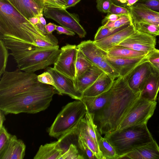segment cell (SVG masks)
Listing matches in <instances>:
<instances>
[{"label": "cell", "mask_w": 159, "mask_h": 159, "mask_svg": "<svg viewBox=\"0 0 159 159\" xmlns=\"http://www.w3.org/2000/svg\"><path fill=\"white\" fill-rule=\"evenodd\" d=\"M34 72L6 71L0 80V110L5 114H34L50 106L58 93L53 86L41 83Z\"/></svg>", "instance_id": "1"}, {"label": "cell", "mask_w": 159, "mask_h": 159, "mask_svg": "<svg viewBox=\"0 0 159 159\" xmlns=\"http://www.w3.org/2000/svg\"><path fill=\"white\" fill-rule=\"evenodd\" d=\"M110 91V97L106 104L94 113V123L101 135L116 130L140 94L134 92L121 77L115 80Z\"/></svg>", "instance_id": "2"}, {"label": "cell", "mask_w": 159, "mask_h": 159, "mask_svg": "<svg viewBox=\"0 0 159 159\" xmlns=\"http://www.w3.org/2000/svg\"><path fill=\"white\" fill-rule=\"evenodd\" d=\"M1 39L11 51L18 69L26 72H34L54 64L61 52L59 47H39L9 36Z\"/></svg>", "instance_id": "3"}, {"label": "cell", "mask_w": 159, "mask_h": 159, "mask_svg": "<svg viewBox=\"0 0 159 159\" xmlns=\"http://www.w3.org/2000/svg\"><path fill=\"white\" fill-rule=\"evenodd\" d=\"M115 149L119 159L134 149L147 144L154 139L147 124L131 126L104 135Z\"/></svg>", "instance_id": "4"}, {"label": "cell", "mask_w": 159, "mask_h": 159, "mask_svg": "<svg viewBox=\"0 0 159 159\" xmlns=\"http://www.w3.org/2000/svg\"><path fill=\"white\" fill-rule=\"evenodd\" d=\"M87 111L86 106L81 100H76L67 103L58 114L49 128V135L59 138L77 127Z\"/></svg>", "instance_id": "5"}, {"label": "cell", "mask_w": 159, "mask_h": 159, "mask_svg": "<svg viewBox=\"0 0 159 159\" xmlns=\"http://www.w3.org/2000/svg\"><path fill=\"white\" fill-rule=\"evenodd\" d=\"M6 0H0V39L5 36L25 42L21 24L29 21Z\"/></svg>", "instance_id": "6"}, {"label": "cell", "mask_w": 159, "mask_h": 159, "mask_svg": "<svg viewBox=\"0 0 159 159\" xmlns=\"http://www.w3.org/2000/svg\"><path fill=\"white\" fill-rule=\"evenodd\" d=\"M157 104L156 101H150L139 96L131 107L116 131L147 124L154 113Z\"/></svg>", "instance_id": "7"}, {"label": "cell", "mask_w": 159, "mask_h": 159, "mask_svg": "<svg viewBox=\"0 0 159 159\" xmlns=\"http://www.w3.org/2000/svg\"><path fill=\"white\" fill-rule=\"evenodd\" d=\"M76 48L93 65L113 78L116 79L120 77L106 59L107 52L97 46L94 41L89 40L82 41L76 45Z\"/></svg>", "instance_id": "8"}, {"label": "cell", "mask_w": 159, "mask_h": 159, "mask_svg": "<svg viewBox=\"0 0 159 159\" xmlns=\"http://www.w3.org/2000/svg\"><path fill=\"white\" fill-rule=\"evenodd\" d=\"M43 14L46 18L55 20L62 26L77 34L80 38L84 37L86 32L80 23L78 15L68 12L66 9L55 7H46Z\"/></svg>", "instance_id": "9"}, {"label": "cell", "mask_w": 159, "mask_h": 159, "mask_svg": "<svg viewBox=\"0 0 159 159\" xmlns=\"http://www.w3.org/2000/svg\"><path fill=\"white\" fill-rule=\"evenodd\" d=\"M61 52L53 68L64 75L75 80V63L77 49L76 45L66 44L61 47Z\"/></svg>", "instance_id": "10"}, {"label": "cell", "mask_w": 159, "mask_h": 159, "mask_svg": "<svg viewBox=\"0 0 159 159\" xmlns=\"http://www.w3.org/2000/svg\"><path fill=\"white\" fill-rule=\"evenodd\" d=\"M156 36L135 30L134 33L118 45L148 54L156 48Z\"/></svg>", "instance_id": "11"}, {"label": "cell", "mask_w": 159, "mask_h": 159, "mask_svg": "<svg viewBox=\"0 0 159 159\" xmlns=\"http://www.w3.org/2000/svg\"><path fill=\"white\" fill-rule=\"evenodd\" d=\"M153 69L151 63L148 60L140 64L123 78L134 92L140 93Z\"/></svg>", "instance_id": "12"}, {"label": "cell", "mask_w": 159, "mask_h": 159, "mask_svg": "<svg viewBox=\"0 0 159 159\" xmlns=\"http://www.w3.org/2000/svg\"><path fill=\"white\" fill-rule=\"evenodd\" d=\"M46 71L50 73L53 77L56 85L55 88L58 94H66L73 99L81 100L82 94L76 90L74 80L64 75L53 67H47Z\"/></svg>", "instance_id": "13"}, {"label": "cell", "mask_w": 159, "mask_h": 159, "mask_svg": "<svg viewBox=\"0 0 159 159\" xmlns=\"http://www.w3.org/2000/svg\"><path fill=\"white\" fill-rule=\"evenodd\" d=\"M148 55L135 58H120L111 57L107 52L105 57L120 77L124 78L140 64L148 60Z\"/></svg>", "instance_id": "14"}, {"label": "cell", "mask_w": 159, "mask_h": 159, "mask_svg": "<svg viewBox=\"0 0 159 159\" xmlns=\"http://www.w3.org/2000/svg\"><path fill=\"white\" fill-rule=\"evenodd\" d=\"M132 24L151 23L159 25V13L136 3L128 8Z\"/></svg>", "instance_id": "15"}, {"label": "cell", "mask_w": 159, "mask_h": 159, "mask_svg": "<svg viewBox=\"0 0 159 159\" xmlns=\"http://www.w3.org/2000/svg\"><path fill=\"white\" fill-rule=\"evenodd\" d=\"M133 24L99 40L94 41L96 45L103 50H108L119 45L128 37L135 32Z\"/></svg>", "instance_id": "16"}, {"label": "cell", "mask_w": 159, "mask_h": 159, "mask_svg": "<svg viewBox=\"0 0 159 159\" xmlns=\"http://www.w3.org/2000/svg\"><path fill=\"white\" fill-rule=\"evenodd\" d=\"M122 158L159 159V146L154 139L147 144L134 149Z\"/></svg>", "instance_id": "17"}, {"label": "cell", "mask_w": 159, "mask_h": 159, "mask_svg": "<svg viewBox=\"0 0 159 159\" xmlns=\"http://www.w3.org/2000/svg\"><path fill=\"white\" fill-rule=\"evenodd\" d=\"M26 19L39 17L43 14L44 9L33 0H6Z\"/></svg>", "instance_id": "18"}, {"label": "cell", "mask_w": 159, "mask_h": 159, "mask_svg": "<svg viewBox=\"0 0 159 159\" xmlns=\"http://www.w3.org/2000/svg\"><path fill=\"white\" fill-rule=\"evenodd\" d=\"M115 79L103 72L92 85L84 91L83 96H96L108 91Z\"/></svg>", "instance_id": "19"}, {"label": "cell", "mask_w": 159, "mask_h": 159, "mask_svg": "<svg viewBox=\"0 0 159 159\" xmlns=\"http://www.w3.org/2000/svg\"><path fill=\"white\" fill-rule=\"evenodd\" d=\"M152 65L153 71L140 92V97L148 100L155 101L159 91V70Z\"/></svg>", "instance_id": "20"}, {"label": "cell", "mask_w": 159, "mask_h": 159, "mask_svg": "<svg viewBox=\"0 0 159 159\" xmlns=\"http://www.w3.org/2000/svg\"><path fill=\"white\" fill-rule=\"evenodd\" d=\"M25 149L23 142L12 135L6 148L0 155V159H22L25 155Z\"/></svg>", "instance_id": "21"}, {"label": "cell", "mask_w": 159, "mask_h": 159, "mask_svg": "<svg viewBox=\"0 0 159 159\" xmlns=\"http://www.w3.org/2000/svg\"><path fill=\"white\" fill-rule=\"evenodd\" d=\"M103 72L93 66L79 78L74 80L76 90L83 94L84 91L92 85Z\"/></svg>", "instance_id": "22"}, {"label": "cell", "mask_w": 159, "mask_h": 159, "mask_svg": "<svg viewBox=\"0 0 159 159\" xmlns=\"http://www.w3.org/2000/svg\"><path fill=\"white\" fill-rule=\"evenodd\" d=\"M63 150L57 141L41 145L34 159H59Z\"/></svg>", "instance_id": "23"}, {"label": "cell", "mask_w": 159, "mask_h": 159, "mask_svg": "<svg viewBox=\"0 0 159 159\" xmlns=\"http://www.w3.org/2000/svg\"><path fill=\"white\" fill-rule=\"evenodd\" d=\"M110 95L109 89L96 96H82L81 101L84 103L88 110L90 112L94 113L105 105L109 100Z\"/></svg>", "instance_id": "24"}, {"label": "cell", "mask_w": 159, "mask_h": 159, "mask_svg": "<svg viewBox=\"0 0 159 159\" xmlns=\"http://www.w3.org/2000/svg\"><path fill=\"white\" fill-rule=\"evenodd\" d=\"M77 130L78 135L83 139L93 151L97 159H104L99 149L98 146L88 132L84 118L81 120L79 124L77 127Z\"/></svg>", "instance_id": "25"}, {"label": "cell", "mask_w": 159, "mask_h": 159, "mask_svg": "<svg viewBox=\"0 0 159 159\" xmlns=\"http://www.w3.org/2000/svg\"><path fill=\"white\" fill-rule=\"evenodd\" d=\"M110 56L120 58H132L147 55L144 52L117 45L106 52Z\"/></svg>", "instance_id": "26"}, {"label": "cell", "mask_w": 159, "mask_h": 159, "mask_svg": "<svg viewBox=\"0 0 159 159\" xmlns=\"http://www.w3.org/2000/svg\"><path fill=\"white\" fill-rule=\"evenodd\" d=\"M99 132L98 139L99 149L104 159H118L117 155L114 148L105 138L102 137Z\"/></svg>", "instance_id": "27"}, {"label": "cell", "mask_w": 159, "mask_h": 159, "mask_svg": "<svg viewBox=\"0 0 159 159\" xmlns=\"http://www.w3.org/2000/svg\"><path fill=\"white\" fill-rule=\"evenodd\" d=\"M93 66L94 65L86 58L83 53L77 49L75 63V79L79 78Z\"/></svg>", "instance_id": "28"}, {"label": "cell", "mask_w": 159, "mask_h": 159, "mask_svg": "<svg viewBox=\"0 0 159 159\" xmlns=\"http://www.w3.org/2000/svg\"><path fill=\"white\" fill-rule=\"evenodd\" d=\"M94 113L90 112L87 109L86 113L84 119L88 132L95 143L98 146V134L99 131L94 122Z\"/></svg>", "instance_id": "29"}, {"label": "cell", "mask_w": 159, "mask_h": 159, "mask_svg": "<svg viewBox=\"0 0 159 159\" xmlns=\"http://www.w3.org/2000/svg\"><path fill=\"white\" fill-rule=\"evenodd\" d=\"M135 29L155 36H159V25L151 23H136L132 24Z\"/></svg>", "instance_id": "30"}, {"label": "cell", "mask_w": 159, "mask_h": 159, "mask_svg": "<svg viewBox=\"0 0 159 159\" xmlns=\"http://www.w3.org/2000/svg\"><path fill=\"white\" fill-rule=\"evenodd\" d=\"M130 25H125L114 29H109L102 25L97 30L95 35L93 41H96L99 40L127 27Z\"/></svg>", "instance_id": "31"}, {"label": "cell", "mask_w": 159, "mask_h": 159, "mask_svg": "<svg viewBox=\"0 0 159 159\" xmlns=\"http://www.w3.org/2000/svg\"><path fill=\"white\" fill-rule=\"evenodd\" d=\"M8 49L3 40L0 39V76L6 71L8 58L9 55Z\"/></svg>", "instance_id": "32"}, {"label": "cell", "mask_w": 159, "mask_h": 159, "mask_svg": "<svg viewBox=\"0 0 159 159\" xmlns=\"http://www.w3.org/2000/svg\"><path fill=\"white\" fill-rule=\"evenodd\" d=\"M132 24L130 15H122L116 20L108 22L103 26L110 29L117 28L126 25Z\"/></svg>", "instance_id": "33"}, {"label": "cell", "mask_w": 159, "mask_h": 159, "mask_svg": "<svg viewBox=\"0 0 159 159\" xmlns=\"http://www.w3.org/2000/svg\"><path fill=\"white\" fill-rule=\"evenodd\" d=\"M83 155L80 154L77 146L73 143L70 144L67 150L61 156L59 159H83Z\"/></svg>", "instance_id": "34"}, {"label": "cell", "mask_w": 159, "mask_h": 159, "mask_svg": "<svg viewBox=\"0 0 159 159\" xmlns=\"http://www.w3.org/2000/svg\"><path fill=\"white\" fill-rule=\"evenodd\" d=\"M12 136L7 132L3 125L0 129V155L6 148Z\"/></svg>", "instance_id": "35"}, {"label": "cell", "mask_w": 159, "mask_h": 159, "mask_svg": "<svg viewBox=\"0 0 159 159\" xmlns=\"http://www.w3.org/2000/svg\"><path fill=\"white\" fill-rule=\"evenodd\" d=\"M78 146L79 148L90 159H97L94 154L86 143L78 135Z\"/></svg>", "instance_id": "36"}, {"label": "cell", "mask_w": 159, "mask_h": 159, "mask_svg": "<svg viewBox=\"0 0 159 159\" xmlns=\"http://www.w3.org/2000/svg\"><path fill=\"white\" fill-rule=\"evenodd\" d=\"M108 13L118 15H130L128 8L117 5L113 2L111 5Z\"/></svg>", "instance_id": "37"}, {"label": "cell", "mask_w": 159, "mask_h": 159, "mask_svg": "<svg viewBox=\"0 0 159 159\" xmlns=\"http://www.w3.org/2000/svg\"><path fill=\"white\" fill-rule=\"evenodd\" d=\"M38 81L43 84L50 85L55 88L56 85L54 79L48 72L46 71L37 76Z\"/></svg>", "instance_id": "38"}, {"label": "cell", "mask_w": 159, "mask_h": 159, "mask_svg": "<svg viewBox=\"0 0 159 159\" xmlns=\"http://www.w3.org/2000/svg\"><path fill=\"white\" fill-rule=\"evenodd\" d=\"M96 7L100 12L108 13L110 7L112 3V0H96Z\"/></svg>", "instance_id": "39"}, {"label": "cell", "mask_w": 159, "mask_h": 159, "mask_svg": "<svg viewBox=\"0 0 159 159\" xmlns=\"http://www.w3.org/2000/svg\"><path fill=\"white\" fill-rule=\"evenodd\" d=\"M136 3L142 4L149 9L159 13V0H140Z\"/></svg>", "instance_id": "40"}, {"label": "cell", "mask_w": 159, "mask_h": 159, "mask_svg": "<svg viewBox=\"0 0 159 159\" xmlns=\"http://www.w3.org/2000/svg\"><path fill=\"white\" fill-rule=\"evenodd\" d=\"M42 8L44 9L46 7H61L54 0H33Z\"/></svg>", "instance_id": "41"}, {"label": "cell", "mask_w": 159, "mask_h": 159, "mask_svg": "<svg viewBox=\"0 0 159 159\" xmlns=\"http://www.w3.org/2000/svg\"><path fill=\"white\" fill-rule=\"evenodd\" d=\"M115 4L129 8L140 0H112Z\"/></svg>", "instance_id": "42"}, {"label": "cell", "mask_w": 159, "mask_h": 159, "mask_svg": "<svg viewBox=\"0 0 159 159\" xmlns=\"http://www.w3.org/2000/svg\"><path fill=\"white\" fill-rule=\"evenodd\" d=\"M148 61L152 64H159V50L155 48L148 55Z\"/></svg>", "instance_id": "43"}, {"label": "cell", "mask_w": 159, "mask_h": 159, "mask_svg": "<svg viewBox=\"0 0 159 159\" xmlns=\"http://www.w3.org/2000/svg\"><path fill=\"white\" fill-rule=\"evenodd\" d=\"M56 30L57 33L59 34H65L66 35L74 36L75 33L70 29L63 26L56 25Z\"/></svg>", "instance_id": "44"}, {"label": "cell", "mask_w": 159, "mask_h": 159, "mask_svg": "<svg viewBox=\"0 0 159 159\" xmlns=\"http://www.w3.org/2000/svg\"><path fill=\"white\" fill-rule=\"evenodd\" d=\"M122 15H118L108 13L102 20V24L103 25L107 22L115 21L119 18Z\"/></svg>", "instance_id": "45"}, {"label": "cell", "mask_w": 159, "mask_h": 159, "mask_svg": "<svg viewBox=\"0 0 159 159\" xmlns=\"http://www.w3.org/2000/svg\"><path fill=\"white\" fill-rule=\"evenodd\" d=\"M56 24L51 22L46 25L45 27L47 33L49 34H52V32L56 30Z\"/></svg>", "instance_id": "46"}, {"label": "cell", "mask_w": 159, "mask_h": 159, "mask_svg": "<svg viewBox=\"0 0 159 159\" xmlns=\"http://www.w3.org/2000/svg\"><path fill=\"white\" fill-rule=\"evenodd\" d=\"M81 0H68L66 6V9H67L75 6Z\"/></svg>", "instance_id": "47"}, {"label": "cell", "mask_w": 159, "mask_h": 159, "mask_svg": "<svg viewBox=\"0 0 159 159\" xmlns=\"http://www.w3.org/2000/svg\"><path fill=\"white\" fill-rule=\"evenodd\" d=\"M5 113L1 110L0 111V129H1L3 126V123L5 120Z\"/></svg>", "instance_id": "48"}, {"label": "cell", "mask_w": 159, "mask_h": 159, "mask_svg": "<svg viewBox=\"0 0 159 159\" xmlns=\"http://www.w3.org/2000/svg\"><path fill=\"white\" fill-rule=\"evenodd\" d=\"M28 20L31 23L34 25L40 22L39 17H31Z\"/></svg>", "instance_id": "49"}, {"label": "cell", "mask_w": 159, "mask_h": 159, "mask_svg": "<svg viewBox=\"0 0 159 159\" xmlns=\"http://www.w3.org/2000/svg\"><path fill=\"white\" fill-rule=\"evenodd\" d=\"M35 25L44 33H47L45 26L43 25L40 22L37 24Z\"/></svg>", "instance_id": "50"}, {"label": "cell", "mask_w": 159, "mask_h": 159, "mask_svg": "<svg viewBox=\"0 0 159 159\" xmlns=\"http://www.w3.org/2000/svg\"><path fill=\"white\" fill-rule=\"evenodd\" d=\"M43 14L41 15L39 17L40 22L45 26L47 24L46 20L43 16Z\"/></svg>", "instance_id": "51"}, {"label": "cell", "mask_w": 159, "mask_h": 159, "mask_svg": "<svg viewBox=\"0 0 159 159\" xmlns=\"http://www.w3.org/2000/svg\"><path fill=\"white\" fill-rule=\"evenodd\" d=\"M60 1L61 2L63 5L65 6V8L67 2L68 0H60Z\"/></svg>", "instance_id": "52"}, {"label": "cell", "mask_w": 159, "mask_h": 159, "mask_svg": "<svg viewBox=\"0 0 159 159\" xmlns=\"http://www.w3.org/2000/svg\"><path fill=\"white\" fill-rule=\"evenodd\" d=\"M152 65L159 70V64H152Z\"/></svg>", "instance_id": "53"}, {"label": "cell", "mask_w": 159, "mask_h": 159, "mask_svg": "<svg viewBox=\"0 0 159 159\" xmlns=\"http://www.w3.org/2000/svg\"><path fill=\"white\" fill-rule=\"evenodd\" d=\"M158 43H159V41H158Z\"/></svg>", "instance_id": "54"}]
</instances>
